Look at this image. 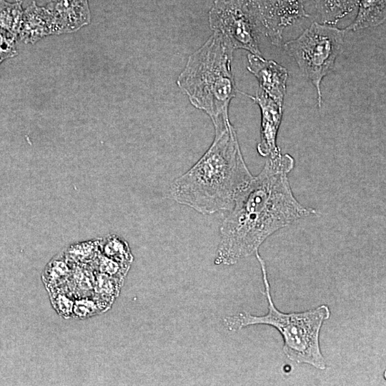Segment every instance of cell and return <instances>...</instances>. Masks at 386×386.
<instances>
[{"mask_svg": "<svg viewBox=\"0 0 386 386\" xmlns=\"http://www.w3.org/2000/svg\"><path fill=\"white\" fill-rule=\"evenodd\" d=\"M294 165L289 154L269 157L261 172L239 192L220 227L216 264H236L255 254L279 229L317 213L292 192L288 174Z\"/></svg>", "mask_w": 386, "mask_h": 386, "instance_id": "1", "label": "cell"}, {"mask_svg": "<svg viewBox=\"0 0 386 386\" xmlns=\"http://www.w3.org/2000/svg\"><path fill=\"white\" fill-rule=\"evenodd\" d=\"M253 176L244 160L234 127L214 132L202 157L169 187L172 198L202 214L229 211Z\"/></svg>", "mask_w": 386, "mask_h": 386, "instance_id": "2", "label": "cell"}, {"mask_svg": "<svg viewBox=\"0 0 386 386\" xmlns=\"http://www.w3.org/2000/svg\"><path fill=\"white\" fill-rule=\"evenodd\" d=\"M233 48L214 32L188 58L177 80L190 103L211 118L214 132L231 123L229 107L237 88L232 69Z\"/></svg>", "mask_w": 386, "mask_h": 386, "instance_id": "3", "label": "cell"}, {"mask_svg": "<svg viewBox=\"0 0 386 386\" xmlns=\"http://www.w3.org/2000/svg\"><path fill=\"white\" fill-rule=\"evenodd\" d=\"M254 254L260 264L267 312L261 316L247 312L227 315L223 318L224 325L230 332L257 325L272 326L281 334L282 350L289 360L325 370L327 365L320 347V334L324 322L330 317L329 307L322 305L310 310L290 313L279 310L271 295L265 262L259 251Z\"/></svg>", "mask_w": 386, "mask_h": 386, "instance_id": "4", "label": "cell"}, {"mask_svg": "<svg viewBox=\"0 0 386 386\" xmlns=\"http://www.w3.org/2000/svg\"><path fill=\"white\" fill-rule=\"evenodd\" d=\"M345 33V29L313 21L298 37L283 45L285 52L294 59L315 88L319 108L322 104V79L335 67L342 50Z\"/></svg>", "mask_w": 386, "mask_h": 386, "instance_id": "5", "label": "cell"}, {"mask_svg": "<svg viewBox=\"0 0 386 386\" xmlns=\"http://www.w3.org/2000/svg\"><path fill=\"white\" fill-rule=\"evenodd\" d=\"M209 26L233 48L262 56L259 22L245 0H215L209 13Z\"/></svg>", "mask_w": 386, "mask_h": 386, "instance_id": "6", "label": "cell"}, {"mask_svg": "<svg viewBox=\"0 0 386 386\" xmlns=\"http://www.w3.org/2000/svg\"><path fill=\"white\" fill-rule=\"evenodd\" d=\"M256 15L262 34L277 46L283 32L297 21L311 17V0H245Z\"/></svg>", "mask_w": 386, "mask_h": 386, "instance_id": "7", "label": "cell"}, {"mask_svg": "<svg viewBox=\"0 0 386 386\" xmlns=\"http://www.w3.org/2000/svg\"><path fill=\"white\" fill-rule=\"evenodd\" d=\"M261 111L260 140L257 149L262 157H274L281 153L277 137L283 114V104L269 97L259 88L254 96L247 94Z\"/></svg>", "mask_w": 386, "mask_h": 386, "instance_id": "8", "label": "cell"}, {"mask_svg": "<svg viewBox=\"0 0 386 386\" xmlns=\"http://www.w3.org/2000/svg\"><path fill=\"white\" fill-rule=\"evenodd\" d=\"M248 71L259 82V88L277 102L283 104L287 91L288 71L273 60L249 53Z\"/></svg>", "mask_w": 386, "mask_h": 386, "instance_id": "9", "label": "cell"}, {"mask_svg": "<svg viewBox=\"0 0 386 386\" xmlns=\"http://www.w3.org/2000/svg\"><path fill=\"white\" fill-rule=\"evenodd\" d=\"M55 34L74 32L90 22L88 0H47Z\"/></svg>", "mask_w": 386, "mask_h": 386, "instance_id": "10", "label": "cell"}, {"mask_svg": "<svg viewBox=\"0 0 386 386\" xmlns=\"http://www.w3.org/2000/svg\"><path fill=\"white\" fill-rule=\"evenodd\" d=\"M52 34L55 31L50 11L33 1L24 11L18 38L25 44H34Z\"/></svg>", "mask_w": 386, "mask_h": 386, "instance_id": "11", "label": "cell"}, {"mask_svg": "<svg viewBox=\"0 0 386 386\" xmlns=\"http://www.w3.org/2000/svg\"><path fill=\"white\" fill-rule=\"evenodd\" d=\"M354 21L345 29L346 31L375 27L382 24L386 18V0H359Z\"/></svg>", "mask_w": 386, "mask_h": 386, "instance_id": "12", "label": "cell"}, {"mask_svg": "<svg viewBox=\"0 0 386 386\" xmlns=\"http://www.w3.org/2000/svg\"><path fill=\"white\" fill-rule=\"evenodd\" d=\"M359 0H311L320 23L335 26L357 7Z\"/></svg>", "mask_w": 386, "mask_h": 386, "instance_id": "13", "label": "cell"}, {"mask_svg": "<svg viewBox=\"0 0 386 386\" xmlns=\"http://www.w3.org/2000/svg\"><path fill=\"white\" fill-rule=\"evenodd\" d=\"M74 264L66 256L64 251L54 256L41 272V280L45 288L65 283L71 274Z\"/></svg>", "mask_w": 386, "mask_h": 386, "instance_id": "14", "label": "cell"}, {"mask_svg": "<svg viewBox=\"0 0 386 386\" xmlns=\"http://www.w3.org/2000/svg\"><path fill=\"white\" fill-rule=\"evenodd\" d=\"M95 274L91 264H74L66 284L75 298L94 293Z\"/></svg>", "mask_w": 386, "mask_h": 386, "instance_id": "15", "label": "cell"}, {"mask_svg": "<svg viewBox=\"0 0 386 386\" xmlns=\"http://www.w3.org/2000/svg\"><path fill=\"white\" fill-rule=\"evenodd\" d=\"M99 251L104 256L121 263L131 264L134 260L129 244L117 234L99 238Z\"/></svg>", "mask_w": 386, "mask_h": 386, "instance_id": "16", "label": "cell"}, {"mask_svg": "<svg viewBox=\"0 0 386 386\" xmlns=\"http://www.w3.org/2000/svg\"><path fill=\"white\" fill-rule=\"evenodd\" d=\"M112 302L95 294L76 297L72 312L74 319H86L102 314L108 310Z\"/></svg>", "mask_w": 386, "mask_h": 386, "instance_id": "17", "label": "cell"}, {"mask_svg": "<svg viewBox=\"0 0 386 386\" xmlns=\"http://www.w3.org/2000/svg\"><path fill=\"white\" fill-rule=\"evenodd\" d=\"M21 0H0V29L18 39L24 9Z\"/></svg>", "mask_w": 386, "mask_h": 386, "instance_id": "18", "label": "cell"}, {"mask_svg": "<svg viewBox=\"0 0 386 386\" xmlns=\"http://www.w3.org/2000/svg\"><path fill=\"white\" fill-rule=\"evenodd\" d=\"M46 289L51 305L56 313L66 320L72 318L75 297L69 290L66 282Z\"/></svg>", "mask_w": 386, "mask_h": 386, "instance_id": "19", "label": "cell"}, {"mask_svg": "<svg viewBox=\"0 0 386 386\" xmlns=\"http://www.w3.org/2000/svg\"><path fill=\"white\" fill-rule=\"evenodd\" d=\"M74 264H91L99 253V238L70 244L64 251Z\"/></svg>", "mask_w": 386, "mask_h": 386, "instance_id": "20", "label": "cell"}, {"mask_svg": "<svg viewBox=\"0 0 386 386\" xmlns=\"http://www.w3.org/2000/svg\"><path fill=\"white\" fill-rule=\"evenodd\" d=\"M123 283L124 279L96 272L94 294L113 303Z\"/></svg>", "mask_w": 386, "mask_h": 386, "instance_id": "21", "label": "cell"}, {"mask_svg": "<svg viewBox=\"0 0 386 386\" xmlns=\"http://www.w3.org/2000/svg\"><path fill=\"white\" fill-rule=\"evenodd\" d=\"M91 264L96 272L121 279H124L131 266L109 258L100 251Z\"/></svg>", "mask_w": 386, "mask_h": 386, "instance_id": "22", "label": "cell"}, {"mask_svg": "<svg viewBox=\"0 0 386 386\" xmlns=\"http://www.w3.org/2000/svg\"><path fill=\"white\" fill-rule=\"evenodd\" d=\"M16 38L9 32L0 29V64L8 59L17 55Z\"/></svg>", "mask_w": 386, "mask_h": 386, "instance_id": "23", "label": "cell"}]
</instances>
